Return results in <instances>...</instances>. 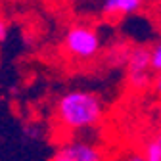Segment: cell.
<instances>
[{"mask_svg": "<svg viewBox=\"0 0 161 161\" xmlns=\"http://www.w3.org/2000/svg\"><path fill=\"white\" fill-rule=\"evenodd\" d=\"M153 90L161 96V71L155 73V77H153Z\"/></svg>", "mask_w": 161, "mask_h": 161, "instance_id": "cell-9", "label": "cell"}, {"mask_svg": "<svg viewBox=\"0 0 161 161\" xmlns=\"http://www.w3.org/2000/svg\"><path fill=\"white\" fill-rule=\"evenodd\" d=\"M102 157L104 153L100 152V148L88 142H80V140H71V142L59 146L52 159L54 161H98Z\"/></svg>", "mask_w": 161, "mask_h": 161, "instance_id": "cell-4", "label": "cell"}, {"mask_svg": "<svg viewBox=\"0 0 161 161\" xmlns=\"http://www.w3.org/2000/svg\"><path fill=\"white\" fill-rule=\"evenodd\" d=\"M6 36H8V25L4 19H0V42H4Z\"/></svg>", "mask_w": 161, "mask_h": 161, "instance_id": "cell-8", "label": "cell"}, {"mask_svg": "<svg viewBox=\"0 0 161 161\" xmlns=\"http://www.w3.org/2000/svg\"><path fill=\"white\" fill-rule=\"evenodd\" d=\"M144 0H104L102 2V12L108 17H123L130 15L142 8Z\"/></svg>", "mask_w": 161, "mask_h": 161, "instance_id": "cell-5", "label": "cell"}, {"mask_svg": "<svg viewBox=\"0 0 161 161\" xmlns=\"http://www.w3.org/2000/svg\"><path fill=\"white\" fill-rule=\"evenodd\" d=\"M152 48L134 46L127 54V80L132 90H146L153 85Z\"/></svg>", "mask_w": 161, "mask_h": 161, "instance_id": "cell-2", "label": "cell"}, {"mask_svg": "<svg viewBox=\"0 0 161 161\" xmlns=\"http://www.w3.org/2000/svg\"><path fill=\"white\" fill-rule=\"evenodd\" d=\"M64 46L77 59H92L100 52V36L86 25H75L67 31Z\"/></svg>", "mask_w": 161, "mask_h": 161, "instance_id": "cell-3", "label": "cell"}, {"mask_svg": "<svg viewBox=\"0 0 161 161\" xmlns=\"http://www.w3.org/2000/svg\"><path fill=\"white\" fill-rule=\"evenodd\" d=\"M155 136H157V138H159V140H161V130H159V132H157V134H155Z\"/></svg>", "mask_w": 161, "mask_h": 161, "instance_id": "cell-10", "label": "cell"}, {"mask_svg": "<svg viewBox=\"0 0 161 161\" xmlns=\"http://www.w3.org/2000/svg\"><path fill=\"white\" fill-rule=\"evenodd\" d=\"M140 157L146 159V161H161V140L157 136L148 140L142 148V155Z\"/></svg>", "mask_w": 161, "mask_h": 161, "instance_id": "cell-6", "label": "cell"}, {"mask_svg": "<svg viewBox=\"0 0 161 161\" xmlns=\"http://www.w3.org/2000/svg\"><path fill=\"white\" fill-rule=\"evenodd\" d=\"M58 123L67 130H85L96 127L104 115V106L92 92L73 90L64 94L56 106Z\"/></svg>", "mask_w": 161, "mask_h": 161, "instance_id": "cell-1", "label": "cell"}, {"mask_svg": "<svg viewBox=\"0 0 161 161\" xmlns=\"http://www.w3.org/2000/svg\"><path fill=\"white\" fill-rule=\"evenodd\" d=\"M152 67L155 73L161 71V42H155L152 46Z\"/></svg>", "mask_w": 161, "mask_h": 161, "instance_id": "cell-7", "label": "cell"}]
</instances>
